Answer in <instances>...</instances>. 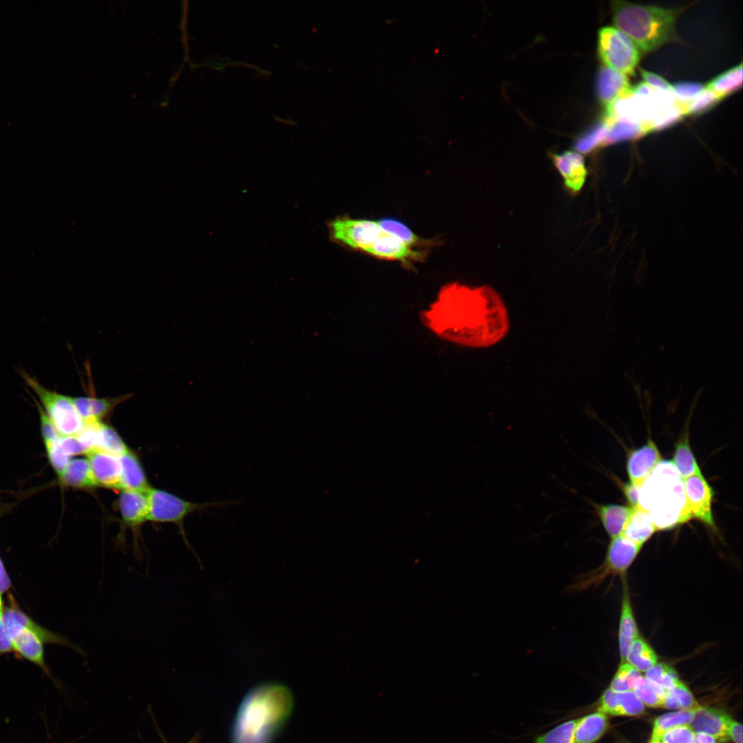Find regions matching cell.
<instances>
[{"label": "cell", "instance_id": "1", "mask_svg": "<svg viewBox=\"0 0 743 743\" xmlns=\"http://www.w3.org/2000/svg\"><path fill=\"white\" fill-rule=\"evenodd\" d=\"M455 303V338L464 345L491 346L502 340L509 329L506 308L491 287L473 290L452 284L445 290Z\"/></svg>", "mask_w": 743, "mask_h": 743}, {"label": "cell", "instance_id": "2", "mask_svg": "<svg viewBox=\"0 0 743 743\" xmlns=\"http://www.w3.org/2000/svg\"><path fill=\"white\" fill-rule=\"evenodd\" d=\"M293 697L285 685L259 684L244 697L231 733L232 743H271L289 718Z\"/></svg>", "mask_w": 743, "mask_h": 743}, {"label": "cell", "instance_id": "3", "mask_svg": "<svg viewBox=\"0 0 743 743\" xmlns=\"http://www.w3.org/2000/svg\"><path fill=\"white\" fill-rule=\"evenodd\" d=\"M638 506L649 515L656 531L689 521L683 480L671 460H661L639 487Z\"/></svg>", "mask_w": 743, "mask_h": 743}, {"label": "cell", "instance_id": "4", "mask_svg": "<svg viewBox=\"0 0 743 743\" xmlns=\"http://www.w3.org/2000/svg\"><path fill=\"white\" fill-rule=\"evenodd\" d=\"M679 12L623 1L612 2L616 28L626 34L642 52L654 50L672 39Z\"/></svg>", "mask_w": 743, "mask_h": 743}, {"label": "cell", "instance_id": "5", "mask_svg": "<svg viewBox=\"0 0 743 743\" xmlns=\"http://www.w3.org/2000/svg\"><path fill=\"white\" fill-rule=\"evenodd\" d=\"M641 548L621 535L612 538L603 563L592 571L577 576L565 588L566 593L573 594L596 587L608 576L623 577Z\"/></svg>", "mask_w": 743, "mask_h": 743}, {"label": "cell", "instance_id": "6", "mask_svg": "<svg viewBox=\"0 0 743 743\" xmlns=\"http://www.w3.org/2000/svg\"><path fill=\"white\" fill-rule=\"evenodd\" d=\"M21 376L26 385L38 397L39 404L61 436L76 435L82 430L85 423L72 397L47 389L23 371Z\"/></svg>", "mask_w": 743, "mask_h": 743}, {"label": "cell", "instance_id": "7", "mask_svg": "<svg viewBox=\"0 0 743 743\" xmlns=\"http://www.w3.org/2000/svg\"><path fill=\"white\" fill-rule=\"evenodd\" d=\"M149 503L148 520L155 522H173L180 524L191 513L208 511L210 508L236 505L241 501L195 503L184 500L168 492L151 488L146 493Z\"/></svg>", "mask_w": 743, "mask_h": 743}, {"label": "cell", "instance_id": "8", "mask_svg": "<svg viewBox=\"0 0 743 743\" xmlns=\"http://www.w3.org/2000/svg\"><path fill=\"white\" fill-rule=\"evenodd\" d=\"M598 46L606 66L626 76L634 74L640 51L626 34L616 28H603L599 30Z\"/></svg>", "mask_w": 743, "mask_h": 743}, {"label": "cell", "instance_id": "9", "mask_svg": "<svg viewBox=\"0 0 743 743\" xmlns=\"http://www.w3.org/2000/svg\"><path fill=\"white\" fill-rule=\"evenodd\" d=\"M327 227L332 241L365 252L383 233L378 221L347 217L331 220Z\"/></svg>", "mask_w": 743, "mask_h": 743}, {"label": "cell", "instance_id": "10", "mask_svg": "<svg viewBox=\"0 0 743 743\" xmlns=\"http://www.w3.org/2000/svg\"><path fill=\"white\" fill-rule=\"evenodd\" d=\"M683 486L689 519H697L716 532L718 529L712 511L715 492L703 474L683 480Z\"/></svg>", "mask_w": 743, "mask_h": 743}, {"label": "cell", "instance_id": "11", "mask_svg": "<svg viewBox=\"0 0 743 743\" xmlns=\"http://www.w3.org/2000/svg\"><path fill=\"white\" fill-rule=\"evenodd\" d=\"M660 460V451L651 438L629 451L626 460L629 482L640 487Z\"/></svg>", "mask_w": 743, "mask_h": 743}, {"label": "cell", "instance_id": "12", "mask_svg": "<svg viewBox=\"0 0 743 743\" xmlns=\"http://www.w3.org/2000/svg\"><path fill=\"white\" fill-rule=\"evenodd\" d=\"M5 625V624H4ZM12 640L13 652L33 663L46 674L43 643L34 632L19 625H5Z\"/></svg>", "mask_w": 743, "mask_h": 743}, {"label": "cell", "instance_id": "13", "mask_svg": "<svg viewBox=\"0 0 743 743\" xmlns=\"http://www.w3.org/2000/svg\"><path fill=\"white\" fill-rule=\"evenodd\" d=\"M94 481L107 488H120L121 464L119 457L94 449L87 454Z\"/></svg>", "mask_w": 743, "mask_h": 743}, {"label": "cell", "instance_id": "14", "mask_svg": "<svg viewBox=\"0 0 743 743\" xmlns=\"http://www.w3.org/2000/svg\"><path fill=\"white\" fill-rule=\"evenodd\" d=\"M731 720L722 710L698 706L694 709L689 725L696 733H707L720 742H725L729 740L728 729Z\"/></svg>", "mask_w": 743, "mask_h": 743}, {"label": "cell", "instance_id": "15", "mask_svg": "<svg viewBox=\"0 0 743 743\" xmlns=\"http://www.w3.org/2000/svg\"><path fill=\"white\" fill-rule=\"evenodd\" d=\"M2 619L5 625L17 624L28 629L36 634L44 644L65 645L77 649L81 654L83 653L72 645L66 638L49 631L32 620L19 607L15 599L10 594L8 596V605H3Z\"/></svg>", "mask_w": 743, "mask_h": 743}, {"label": "cell", "instance_id": "16", "mask_svg": "<svg viewBox=\"0 0 743 743\" xmlns=\"http://www.w3.org/2000/svg\"><path fill=\"white\" fill-rule=\"evenodd\" d=\"M377 258L398 260L409 264L411 260H419L423 253L416 250L398 237L383 231L381 235L366 252Z\"/></svg>", "mask_w": 743, "mask_h": 743}, {"label": "cell", "instance_id": "17", "mask_svg": "<svg viewBox=\"0 0 743 743\" xmlns=\"http://www.w3.org/2000/svg\"><path fill=\"white\" fill-rule=\"evenodd\" d=\"M598 710L612 715H639L644 713L645 707L633 691L614 692L606 689L600 698Z\"/></svg>", "mask_w": 743, "mask_h": 743}, {"label": "cell", "instance_id": "18", "mask_svg": "<svg viewBox=\"0 0 743 743\" xmlns=\"http://www.w3.org/2000/svg\"><path fill=\"white\" fill-rule=\"evenodd\" d=\"M131 395L116 398H98L87 396L72 398L74 406L84 423L99 422L108 416L116 406L127 400Z\"/></svg>", "mask_w": 743, "mask_h": 743}, {"label": "cell", "instance_id": "19", "mask_svg": "<svg viewBox=\"0 0 743 743\" xmlns=\"http://www.w3.org/2000/svg\"><path fill=\"white\" fill-rule=\"evenodd\" d=\"M596 90L601 101L607 106L631 94L632 86L626 75L605 65L599 72Z\"/></svg>", "mask_w": 743, "mask_h": 743}, {"label": "cell", "instance_id": "20", "mask_svg": "<svg viewBox=\"0 0 743 743\" xmlns=\"http://www.w3.org/2000/svg\"><path fill=\"white\" fill-rule=\"evenodd\" d=\"M552 160L563 177L566 187L572 192L579 191L587 173L583 157L578 153L568 151L554 154Z\"/></svg>", "mask_w": 743, "mask_h": 743}, {"label": "cell", "instance_id": "21", "mask_svg": "<svg viewBox=\"0 0 743 743\" xmlns=\"http://www.w3.org/2000/svg\"><path fill=\"white\" fill-rule=\"evenodd\" d=\"M118 506L122 520L131 528L148 521L149 503L146 493L123 490L119 496Z\"/></svg>", "mask_w": 743, "mask_h": 743}, {"label": "cell", "instance_id": "22", "mask_svg": "<svg viewBox=\"0 0 743 743\" xmlns=\"http://www.w3.org/2000/svg\"><path fill=\"white\" fill-rule=\"evenodd\" d=\"M594 508L603 528L610 538L622 534L632 508L619 504H596L590 502Z\"/></svg>", "mask_w": 743, "mask_h": 743}, {"label": "cell", "instance_id": "23", "mask_svg": "<svg viewBox=\"0 0 743 743\" xmlns=\"http://www.w3.org/2000/svg\"><path fill=\"white\" fill-rule=\"evenodd\" d=\"M119 459L121 464L120 489L146 493L150 486L138 457L128 451Z\"/></svg>", "mask_w": 743, "mask_h": 743}, {"label": "cell", "instance_id": "24", "mask_svg": "<svg viewBox=\"0 0 743 743\" xmlns=\"http://www.w3.org/2000/svg\"><path fill=\"white\" fill-rule=\"evenodd\" d=\"M656 531L649 515L638 506L632 508L621 535L642 547Z\"/></svg>", "mask_w": 743, "mask_h": 743}, {"label": "cell", "instance_id": "25", "mask_svg": "<svg viewBox=\"0 0 743 743\" xmlns=\"http://www.w3.org/2000/svg\"><path fill=\"white\" fill-rule=\"evenodd\" d=\"M638 631L632 611L627 590L624 587L621 614L618 631L619 652L622 662H625L633 641L638 637Z\"/></svg>", "mask_w": 743, "mask_h": 743}, {"label": "cell", "instance_id": "26", "mask_svg": "<svg viewBox=\"0 0 743 743\" xmlns=\"http://www.w3.org/2000/svg\"><path fill=\"white\" fill-rule=\"evenodd\" d=\"M607 715L598 711L577 719L574 729L575 743H594L607 730Z\"/></svg>", "mask_w": 743, "mask_h": 743}, {"label": "cell", "instance_id": "27", "mask_svg": "<svg viewBox=\"0 0 743 743\" xmlns=\"http://www.w3.org/2000/svg\"><path fill=\"white\" fill-rule=\"evenodd\" d=\"M58 480L61 484L75 488L96 486L87 458L71 460Z\"/></svg>", "mask_w": 743, "mask_h": 743}, {"label": "cell", "instance_id": "28", "mask_svg": "<svg viewBox=\"0 0 743 743\" xmlns=\"http://www.w3.org/2000/svg\"><path fill=\"white\" fill-rule=\"evenodd\" d=\"M671 462L682 480L694 475L702 474L692 451L687 434L682 435L677 441Z\"/></svg>", "mask_w": 743, "mask_h": 743}, {"label": "cell", "instance_id": "29", "mask_svg": "<svg viewBox=\"0 0 743 743\" xmlns=\"http://www.w3.org/2000/svg\"><path fill=\"white\" fill-rule=\"evenodd\" d=\"M628 663L638 671H647L658 663V656L643 638L637 637L632 643L627 657Z\"/></svg>", "mask_w": 743, "mask_h": 743}, {"label": "cell", "instance_id": "30", "mask_svg": "<svg viewBox=\"0 0 743 743\" xmlns=\"http://www.w3.org/2000/svg\"><path fill=\"white\" fill-rule=\"evenodd\" d=\"M742 83V65L730 69L711 80L707 89L721 98L740 88Z\"/></svg>", "mask_w": 743, "mask_h": 743}, {"label": "cell", "instance_id": "31", "mask_svg": "<svg viewBox=\"0 0 743 743\" xmlns=\"http://www.w3.org/2000/svg\"><path fill=\"white\" fill-rule=\"evenodd\" d=\"M647 125L620 118L610 122V127L604 144L638 137L647 132Z\"/></svg>", "mask_w": 743, "mask_h": 743}, {"label": "cell", "instance_id": "32", "mask_svg": "<svg viewBox=\"0 0 743 743\" xmlns=\"http://www.w3.org/2000/svg\"><path fill=\"white\" fill-rule=\"evenodd\" d=\"M689 688L679 680L671 689L666 691L662 707L668 709H694L698 707Z\"/></svg>", "mask_w": 743, "mask_h": 743}, {"label": "cell", "instance_id": "33", "mask_svg": "<svg viewBox=\"0 0 743 743\" xmlns=\"http://www.w3.org/2000/svg\"><path fill=\"white\" fill-rule=\"evenodd\" d=\"M632 689L637 697L647 706L662 707L666 691L645 677L637 678L634 681Z\"/></svg>", "mask_w": 743, "mask_h": 743}, {"label": "cell", "instance_id": "34", "mask_svg": "<svg viewBox=\"0 0 743 743\" xmlns=\"http://www.w3.org/2000/svg\"><path fill=\"white\" fill-rule=\"evenodd\" d=\"M694 709H683L658 716L654 721L651 738L659 739L660 735L669 729L689 725L693 718Z\"/></svg>", "mask_w": 743, "mask_h": 743}, {"label": "cell", "instance_id": "35", "mask_svg": "<svg viewBox=\"0 0 743 743\" xmlns=\"http://www.w3.org/2000/svg\"><path fill=\"white\" fill-rule=\"evenodd\" d=\"M97 449L120 457L129 451L118 433L110 426L100 422Z\"/></svg>", "mask_w": 743, "mask_h": 743}, {"label": "cell", "instance_id": "36", "mask_svg": "<svg viewBox=\"0 0 743 743\" xmlns=\"http://www.w3.org/2000/svg\"><path fill=\"white\" fill-rule=\"evenodd\" d=\"M577 719L565 721L551 730L536 737L531 743H575Z\"/></svg>", "mask_w": 743, "mask_h": 743}, {"label": "cell", "instance_id": "37", "mask_svg": "<svg viewBox=\"0 0 743 743\" xmlns=\"http://www.w3.org/2000/svg\"><path fill=\"white\" fill-rule=\"evenodd\" d=\"M378 223L383 231L398 237L413 248L425 244L407 225L397 219L384 218L378 220Z\"/></svg>", "mask_w": 743, "mask_h": 743}, {"label": "cell", "instance_id": "38", "mask_svg": "<svg viewBox=\"0 0 743 743\" xmlns=\"http://www.w3.org/2000/svg\"><path fill=\"white\" fill-rule=\"evenodd\" d=\"M645 678L665 691L671 689L680 680L676 671L670 665L656 663L646 671Z\"/></svg>", "mask_w": 743, "mask_h": 743}, {"label": "cell", "instance_id": "39", "mask_svg": "<svg viewBox=\"0 0 743 743\" xmlns=\"http://www.w3.org/2000/svg\"><path fill=\"white\" fill-rule=\"evenodd\" d=\"M609 127L610 123L605 119L595 125L577 140L574 144L576 149L580 152L586 153L600 144L604 143Z\"/></svg>", "mask_w": 743, "mask_h": 743}, {"label": "cell", "instance_id": "40", "mask_svg": "<svg viewBox=\"0 0 743 743\" xmlns=\"http://www.w3.org/2000/svg\"><path fill=\"white\" fill-rule=\"evenodd\" d=\"M640 676L638 669L626 662H622L610 684V689L620 693L632 689L634 681Z\"/></svg>", "mask_w": 743, "mask_h": 743}, {"label": "cell", "instance_id": "41", "mask_svg": "<svg viewBox=\"0 0 743 743\" xmlns=\"http://www.w3.org/2000/svg\"><path fill=\"white\" fill-rule=\"evenodd\" d=\"M721 98L711 90L705 88L691 101L683 104L685 114H698L709 110Z\"/></svg>", "mask_w": 743, "mask_h": 743}, {"label": "cell", "instance_id": "42", "mask_svg": "<svg viewBox=\"0 0 743 743\" xmlns=\"http://www.w3.org/2000/svg\"><path fill=\"white\" fill-rule=\"evenodd\" d=\"M694 733L690 725H682L664 731L659 740L661 743H694Z\"/></svg>", "mask_w": 743, "mask_h": 743}, {"label": "cell", "instance_id": "43", "mask_svg": "<svg viewBox=\"0 0 743 743\" xmlns=\"http://www.w3.org/2000/svg\"><path fill=\"white\" fill-rule=\"evenodd\" d=\"M59 439L53 443L45 445L50 462L58 477L71 460L70 457L65 453L60 446Z\"/></svg>", "mask_w": 743, "mask_h": 743}, {"label": "cell", "instance_id": "44", "mask_svg": "<svg viewBox=\"0 0 743 743\" xmlns=\"http://www.w3.org/2000/svg\"><path fill=\"white\" fill-rule=\"evenodd\" d=\"M683 115H685L683 106L675 105L647 124V131L666 127L680 120Z\"/></svg>", "mask_w": 743, "mask_h": 743}, {"label": "cell", "instance_id": "45", "mask_svg": "<svg viewBox=\"0 0 743 743\" xmlns=\"http://www.w3.org/2000/svg\"><path fill=\"white\" fill-rule=\"evenodd\" d=\"M704 89L700 83H679L672 86V92L675 98L683 105L693 100Z\"/></svg>", "mask_w": 743, "mask_h": 743}, {"label": "cell", "instance_id": "46", "mask_svg": "<svg viewBox=\"0 0 743 743\" xmlns=\"http://www.w3.org/2000/svg\"><path fill=\"white\" fill-rule=\"evenodd\" d=\"M33 399L34 400L39 413L41 433L45 446L56 442L61 437V435L41 405L34 398H33Z\"/></svg>", "mask_w": 743, "mask_h": 743}, {"label": "cell", "instance_id": "47", "mask_svg": "<svg viewBox=\"0 0 743 743\" xmlns=\"http://www.w3.org/2000/svg\"><path fill=\"white\" fill-rule=\"evenodd\" d=\"M640 74L645 80V83L654 89L663 91H672V85L661 76L642 69H640Z\"/></svg>", "mask_w": 743, "mask_h": 743}, {"label": "cell", "instance_id": "48", "mask_svg": "<svg viewBox=\"0 0 743 743\" xmlns=\"http://www.w3.org/2000/svg\"><path fill=\"white\" fill-rule=\"evenodd\" d=\"M638 489L639 487L630 482L622 484V490L628 506L632 508L638 507Z\"/></svg>", "mask_w": 743, "mask_h": 743}, {"label": "cell", "instance_id": "49", "mask_svg": "<svg viewBox=\"0 0 743 743\" xmlns=\"http://www.w3.org/2000/svg\"><path fill=\"white\" fill-rule=\"evenodd\" d=\"M13 652L12 640L0 614V656Z\"/></svg>", "mask_w": 743, "mask_h": 743}, {"label": "cell", "instance_id": "50", "mask_svg": "<svg viewBox=\"0 0 743 743\" xmlns=\"http://www.w3.org/2000/svg\"><path fill=\"white\" fill-rule=\"evenodd\" d=\"M10 586L11 582L10 577L5 569L2 560L0 558V612L3 607L2 596L10 589Z\"/></svg>", "mask_w": 743, "mask_h": 743}, {"label": "cell", "instance_id": "51", "mask_svg": "<svg viewBox=\"0 0 743 743\" xmlns=\"http://www.w3.org/2000/svg\"><path fill=\"white\" fill-rule=\"evenodd\" d=\"M729 737L735 743H742V726L740 723L731 720L728 729Z\"/></svg>", "mask_w": 743, "mask_h": 743}, {"label": "cell", "instance_id": "52", "mask_svg": "<svg viewBox=\"0 0 743 743\" xmlns=\"http://www.w3.org/2000/svg\"><path fill=\"white\" fill-rule=\"evenodd\" d=\"M694 743H717L716 739L704 733H694Z\"/></svg>", "mask_w": 743, "mask_h": 743}]
</instances>
